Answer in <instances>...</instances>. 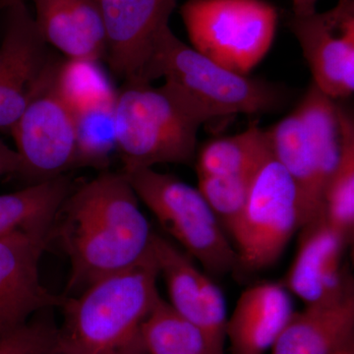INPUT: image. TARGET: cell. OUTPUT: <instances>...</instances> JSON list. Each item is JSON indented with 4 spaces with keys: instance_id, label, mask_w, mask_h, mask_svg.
Listing matches in <instances>:
<instances>
[{
    "instance_id": "cell-1",
    "label": "cell",
    "mask_w": 354,
    "mask_h": 354,
    "mask_svg": "<svg viewBox=\"0 0 354 354\" xmlns=\"http://www.w3.org/2000/svg\"><path fill=\"white\" fill-rule=\"evenodd\" d=\"M57 218L71 263L67 297L152 252L153 232L123 172H104L72 191Z\"/></svg>"
},
{
    "instance_id": "cell-2",
    "label": "cell",
    "mask_w": 354,
    "mask_h": 354,
    "mask_svg": "<svg viewBox=\"0 0 354 354\" xmlns=\"http://www.w3.org/2000/svg\"><path fill=\"white\" fill-rule=\"evenodd\" d=\"M153 251L138 264L64 297L55 354H147L143 328L160 297Z\"/></svg>"
},
{
    "instance_id": "cell-3",
    "label": "cell",
    "mask_w": 354,
    "mask_h": 354,
    "mask_svg": "<svg viewBox=\"0 0 354 354\" xmlns=\"http://www.w3.org/2000/svg\"><path fill=\"white\" fill-rule=\"evenodd\" d=\"M116 143L123 169L191 165L198 130L209 118L180 91L165 83H124L114 102Z\"/></svg>"
},
{
    "instance_id": "cell-4",
    "label": "cell",
    "mask_w": 354,
    "mask_h": 354,
    "mask_svg": "<svg viewBox=\"0 0 354 354\" xmlns=\"http://www.w3.org/2000/svg\"><path fill=\"white\" fill-rule=\"evenodd\" d=\"M274 157L297 188L301 228L324 216L326 188L339 162V104L312 82L297 109L268 130Z\"/></svg>"
},
{
    "instance_id": "cell-5",
    "label": "cell",
    "mask_w": 354,
    "mask_h": 354,
    "mask_svg": "<svg viewBox=\"0 0 354 354\" xmlns=\"http://www.w3.org/2000/svg\"><path fill=\"white\" fill-rule=\"evenodd\" d=\"M164 77L209 120L230 114H258L279 109L286 93L279 86L221 66L177 38L162 32L150 71V81Z\"/></svg>"
},
{
    "instance_id": "cell-6",
    "label": "cell",
    "mask_w": 354,
    "mask_h": 354,
    "mask_svg": "<svg viewBox=\"0 0 354 354\" xmlns=\"http://www.w3.org/2000/svg\"><path fill=\"white\" fill-rule=\"evenodd\" d=\"M122 172L165 232L207 272L223 274L237 268L235 249L199 190L153 167H133Z\"/></svg>"
},
{
    "instance_id": "cell-7",
    "label": "cell",
    "mask_w": 354,
    "mask_h": 354,
    "mask_svg": "<svg viewBox=\"0 0 354 354\" xmlns=\"http://www.w3.org/2000/svg\"><path fill=\"white\" fill-rule=\"evenodd\" d=\"M180 13L194 50L243 75L271 48L278 22L263 0H188Z\"/></svg>"
},
{
    "instance_id": "cell-8",
    "label": "cell",
    "mask_w": 354,
    "mask_h": 354,
    "mask_svg": "<svg viewBox=\"0 0 354 354\" xmlns=\"http://www.w3.org/2000/svg\"><path fill=\"white\" fill-rule=\"evenodd\" d=\"M298 228L301 209L297 186L271 152L256 171L243 209L230 232L237 267L247 272L271 267Z\"/></svg>"
},
{
    "instance_id": "cell-9",
    "label": "cell",
    "mask_w": 354,
    "mask_h": 354,
    "mask_svg": "<svg viewBox=\"0 0 354 354\" xmlns=\"http://www.w3.org/2000/svg\"><path fill=\"white\" fill-rule=\"evenodd\" d=\"M7 10L0 46V131H11L34 95L57 73L60 60L50 55L25 1Z\"/></svg>"
},
{
    "instance_id": "cell-10",
    "label": "cell",
    "mask_w": 354,
    "mask_h": 354,
    "mask_svg": "<svg viewBox=\"0 0 354 354\" xmlns=\"http://www.w3.org/2000/svg\"><path fill=\"white\" fill-rule=\"evenodd\" d=\"M55 78L34 95L10 131L20 157L18 174L34 183L75 167L74 113L57 94Z\"/></svg>"
},
{
    "instance_id": "cell-11",
    "label": "cell",
    "mask_w": 354,
    "mask_h": 354,
    "mask_svg": "<svg viewBox=\"0 0 354 354\" xmlns=\"http://www.w3.org/2000/svg\"><path fill=\"white\" fill-rule=\"evenodd\" d=\"M177 0H99L106 30L104 58L124 83H150L162 32Z\"/></svg>"
},
{
    "instance_id": "cell-12",
    "label": "cell",
    "mask_w": 354,
    "mask_h": 354,
    "mask_svg": "<svg viewBox=\"0 0 354 354\" xmlns=\"http://www.w3.org/2000/svg\"><path fill=\"white\" fill-rule=\"evenodd\" d=\"M288 28L297 37L313 83L333 100L354 90V0H339L326 12L291 14Z\"/></svg>"
},
{
    "instance_id": "cell-13",
    "label": "cell",
    "mask_w": 354,
    "mask_h": 354,
    "mask_svg": "<svg viewBox=\"0 0 354 354\" xmlns=\"http://www.w3.org/2000/svg\"><path fill=\"white\" fill-rule=\"evenodd\" d=\"M50 234L15 232L0 239V337L27 323L38 310L62 306L41 285L39 264Z\"/></svg>"
},
{
    "instance_id": "cell-14",
    "label": "cell",
    "mask_w": 354,
    "mask_h": 354,
    "mask_svg": "<svg viewBox=\"0 0 354 354\" xmlns=\"http://www.w3.org/2000/svg\"><path fill=\"white\" fill-rule=\"evenodd\" d=\"M304 228L301 243L283 286L306 305L337 299L353 291L341 266L348 241L325 216Z\"/></svg>"
},
{
    "instance_id": "cell-15",
    "label": "cell",
    "mask_w": 354,
    "mask_h": 354,
    "mask_svg": "<svg viewBox=\"0 0 354 354\" xmlns=\"http://www.w3.org/2000/svg\"><path fill=\"white\" fill-rule=\"evenodd\" d=\"M290 291L283 283L264 281L247 288L227 319L232 354H265L293 315Z\"/></svg>"
},
{
    "instance_id": "cell-16",
    "label": "cell",
    "mask_w": 354,
    "mask_h": 354,
    "mask_svg": "<svg viewBox=\"0 0 354 354\" xmlns=\"http://www.w3.org/2000/svg\"><path fill=\"white\" fill-rule=\"evenodd\" d=\"M34 18L46 44L67 58L100 60L106 30L99 0H32Z\"/></svg>"
},
{
    "instance_id": "cell-17",
    "label": "cell",
    "mask_w": 354,
    "mask_h": 354,
    "mask_svg": "<svg viewBox=\"0 0 354 354\" xmlns=\"http://www.w3.org/2000/svg\"><path fill=\"white\" fill-rule=\"evenodd\" d=\"M354 344L353 291L295 312L272 354H335Z\"/></svg>"
},
{
    "instance_id": "cell-18",
    "label": "cell",
    "mask_w": 354,
    "mask_h": 354,
    "mask_svg": "<svg viewBox=\"0 0 354 354\" xmlns=\"http://www.w3.org/2000/svg\"><path fill=\"white\" fill-rule=\"evenodd\" d=\"M74 190L64 176L0 195V239L15 234H50L62 205Z\"/></svg>"
},
{
    "instance_id": "cell-19",
    "label": "cell",
    "mask_w": 354,
    "mask_h": 354,
    "mask_svg": "<svg viewBox=\"0 0 354 354\" xmlns=\"http://www.w3.org/2000/svg\"><path fill=\"white\" fill-rule=\"evenodd\" d=\"M272 152L268 130L251 125L245 131L209 141L197 157L198 176L252 174Z\"/></svg>"
},
{
    "instance_id": "cell-20",
    "label": "cell",
    "mask_w": 354,
    "mask_h": 354,
    "mask_svg": "<svg viewBox=\"0 0 354 354\" xmlns=\"http://www.w3.org/2000/svg\"><path fill=\"white\" fill-rule=\"evenodd\" d=\"M152 251L169 295V305L199 330L202 320L200 274L192 258L172 242L153 232Z\"/></svg>"
},
{
    "instance_id": "cell-21",
    "label": "cell",
    "mask_w": 354,
    "mask_h": 354,
    "mask_svg": "<svg viewBox=\"0 0 354 354\" xmlns=\"http://www.w3.org/2000/svg\"><path fill=\"white\" fill-rule=\"evenodd\" d=\"M339 115L341 155L326 188L324 216L349 243L354 230V121L353 115L339 104Z\"/></svg>"
},
{
    "instance_id": "cell-22",
    "label": "cell",
    "mask_w": 354,
    "mask_h": 354,
    "mask_svg": "<svg viewBox=\"0 0 354 354\" xmlns=\"http://www.w3.org/2000/svg\"><path fill=\"white\" fill-rule=\"evenodd\" d=\"M114 102H99L74 113L76 134V160L79 167L104 169L116 143Z\"/></svg>"
},
{
    "instance_id": "cell-23",
    "label": "cell",
    "mask_w": 354,
    "mask_h": 354,
    "mask_svg": "<svg viewBox=\"0 0 354 354\" xmlns=\"http://www.w3.org/2000/svg\"><path fill=\"white\" fill-rule=\"evenodd\" d=\"M100 60L67 58L60 62L55 88L73 113L115 99L116 91L99 64Z\"/></svg>"
},
{
    "instance_id": "cell-24",
    "label": "cell",
    "mask_w": 354,
    "mask_h": 354,
    "mask_svg": "<svg viewBox=\"0 0 354 354\" xmlns=\"http://www.w3.org/2000/svg\"><path fill=\"white\" fill-rule=\"evenodd\" d=\"M147 354H209L204 337L160 298L143 328Z\"/></svg>"
},
{
    "instance_id": "cell-25",
    "label": "cell",
    "mask_w": 354,
    "mask_h": 354,
    "mask_svg": "<svg viewBox=\"0 0 354 354\" xmlns=\"http://www.w3.org/2000/svg\"><path fill=\"white\" fill-rule=\"evenodd\" d=\"M256 171L241 176H198V190L228 232L241 215Z\"/></svg>"
},
{
    "instance_id": "cell-26",
    "label": "cell",
    "mask_w": 354,
    "mask_h": 354,
    "mask_svg": "<svg viewBox=\"0 0 354 354\" xmlns=\"http://www.w3.org/2000/svg\"><path fill=\"white\" fill-rule=\"evenodd\" d=\"M202 320L199 330L209 354H225L227 341V302L223 291L208 274H200Z\"/></svg>"
},
{
    "instance_id": "cell-27",
    "label": "cell",
    "mask_w": 354,
    "mask_h": 354,
    "mask_svg": "<svg viewBox=\"0 0 354 354\" xmlns=\"http://www.w3.org/2000/svg\"><path fill=\"white\" fill-rule=\"evenodd\" d=\"M57 330L43 323H26L0 337V354H55Z\"/></svg>"
},
{
    "instance_id": "cell-28",
    "label": "cell",
    "mask_w": 354,
    "mask_h": 354,
    "mask_svg": "<svg viewBox=\"0 0 354 354\" xmlns=\"http://www.w3.org/2000/svg\"><path fill=\"white\" fill-rule=\"evenodd\" d=\"M20 164V157L16 150L6 145L0 138V177L18 174Z\"/></svg>"
},
{
    "instance_id": "cell-29",
    "label": "cell",
    "mask_w": 354,
    "mask_h": 354,
    "mask_svg": "<svg viewBox=\"0 0 354 354\" xmlns=\"http://www.w3.org/2000/svg\"><path fill=\"white\" fill-rule=\"evenodd\" d=\"M318 0H291L293 15L304 16L316 12Z\"/></svg>"
},
{
    "instance_id": "cell-30",
    "label": "cell",
    "mask_w": 354,
    "mask_h": 354,
    "mask_svg": "<svg viewBox=\"0 0 354 354\" xmlns=\"http://www.w3.org/2000/svg\"><path fill=\"white\" fill-rule=\"evenodd\" d=\"M25 0H0V11L6 10L7 8Z\"/></svg>"
},
{
    "instance_id": "cell-31",
    "label": "cell",
    "mask_w": 354,
    "mask_h": 354,
    "mask_svg": "<svg viewBox=\"0 0 354 354\" xmlns=\"http://www.w3.org/2000/svg\"><path fill=\"white\" fill-rule=\"evenodd\" d=\"M335 354H354V344H349Z\"/></svg>"
}]
</instances>
